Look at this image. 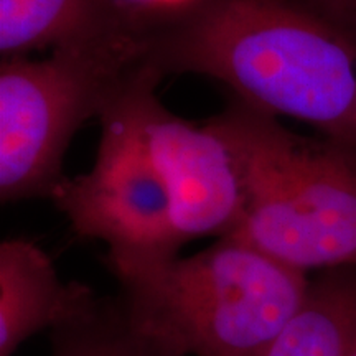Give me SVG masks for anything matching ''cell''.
Wrapping results in <instances>:
<instances>
[{"label":"cell","instance_id":"1","mask_svg":"<svg viewBox=\"0 0 356 356\" xmlns=\"http://www.w3.org/2000/svg\"><path fill=\"white\" fill-rule=\"evenodd\" d=\"M149 66L106 106L95 165L65 178L51 200L106 256H175L204 236L225 238L243 208L238 159L208 119L190 122L155 96Z\"/></svg>","mask_w":356,"mask_h":356},{"label":"cell","instance_id":"2","mask_svg":"<svg viewBox=\"0 0 356 356\" xmlns=\"http://www.w3.org/2000/svg\"><path fill=\"white\" fill-rule=\"evenodd\" d=\"M160 78L202 74L234 97L356 150V7L350 0H208L145 38Z\"/></svg>","mask_w":356,"mask_h":356},{"label":"cell","instance_id":"3","mask_svg":"<svg viewBox=\"0 0 356 356\" xmlns=\"http://www.w3.org/2000/svg\"><path fill=\"white\" fill-rule=\"evenodd\" d=\"M106 264L131 327L177 356H264L310 284L234 238L190 257L106 256Z\"/></svg>","mask_w":356,"mask_h":356},{"label":"cell","instance_id":"4","mask_svg":"<svg viewBox=\"0 0 356 356\" xmlns=\"http://www.w3.org/2000/svg\"><path fill=\"white\" fill-rule=\"evenodd\" d=\"M238 159L234 238L309 273L356 267V150L289 131L238 97L210 118Z\"/></svg>","mask_w":356,"mask_h":356},{"label":"cell","instance_id":"5","mask_svg":"<svg viewBox=\"0 0 356 356\" xmlns=\"http://www.w3.org/2000/svg\"><path fill=\"white\" fill-rule=\"evenodd\" d=\"M145 68V43L121 26L0 65V200L51 198L71 139Z\"/></svg>","mask_w":356,"mask_h":356},{"label":"cell","instance_id":"6","mask_svg":"<svg viewBox=\"0 0 356 356\" xmlns=\"http://www.w3.org/2000/svg\"><path fill=\"white\" fill-rule=\"evenodd\" d=\"M92 291L63 282L50 257L24 238L0 244V356L47 328L68 325L97 305Z\"/></svg>","mask_w":356,"mask_h":356},{"label":"cell","instance_id":"7","mask_svg":"<svg viewBox=\"0 0 356 356\" xmlns=\"http://www.w3.org/2000/svg\"><path fill=\"white\" fill-rule=\"evenodd\" d=\"M356 350V267L310 279L302 307L264 356H351Z\"/></svg>","mask_w":356,"mask_h":356},{"label":"cell","instance_id":"8","mask_svg":"<svg viewBox=\"0 0 356 356\" xmlns=\"http://www.w3.org/2000/svg\"><path fill=\"white\" fill-rule=\"evenodd\" d=\"M111 26L121 25L102 0H0V55L2 60L25 58Z\"/></svg>","mask_w":356,"mask_h":356},{"label":"cell","instance_id":"9","mask_svg":"<svg viewBox=\"0 0 356 356\" xmlns=\"http://www.w3.org/2000/svg\"><path fill=\"white\" fill-rule=\"evenodd\" d=\"M51 356H177L136 332L118 302H97L81 318L53 330Z\"/></svg>","mask_w":356,"mask_h":356},{"label":"cell","instance_id":"10","mask_svg":"<svg viewBox=\"0 0 356 356\" xmlns=\"http://www.w3.org/2000/svg\"><path fill=\"white\" fill-rule=\"evenodd\" d=\"M115 24L145 38L184 20L208 0H102Z\"/></svg>","mask_w":356,"mask_h":356},{"label":"cell","instance_id":"11","mask_svg":"<svg viewBox=\"0 0 356 356\" xmlns=\"http://www.w3.org/2000/svg\"><path fill=\"white\" fill-rule=\"evenodd\" d=\"M350 2H351V3H353V6L356 7V0H350Z\"/></svg>","mask_w":356,"mask_h":356},{"label":"cell","instance_id":"12","mask_svg":"<svg viewBox=\"0 0 356 356\" xmlns=\"http://www.w3.org/2000/svg\"><path fill=\"white\" fill-rule=\"evenodd\" d=\"M351 356H356V350H355V351H353V355H351Z\"/></svg>","mask_w":356,"mask_h":356}]
</instances>
